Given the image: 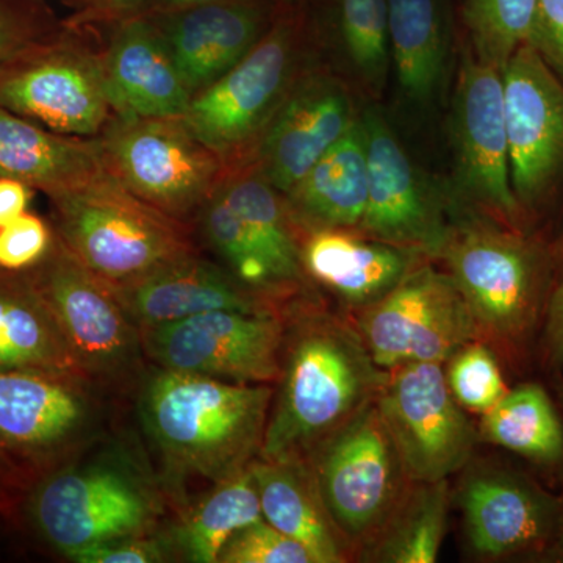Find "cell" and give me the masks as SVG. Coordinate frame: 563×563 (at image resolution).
<instances>
[{"label":"cell","mask_w":563,"mask_h":563,"mask_svg":"<svg viewBox=\"0 0 563 563\" xmlns=\"http://www.w3.org/2000/svg\"><path fill=\"white\" fill-rule=\"evenodd\" d=\"M299 54L298 25L277 21L242 62L191 99L181 121L225 165L243 161L298 79Z\"/></svg>","instance_id":"cell-9"},{"label":"cell","mask_w":563,"mask_h":563,"mask_svg":"<svg viewBox=\"0 0 563 563\" xmlns=\"http://www.w3.org/2000/svg\"><path fill=\"white\" fill-rule=\"evenodd\" d=\"M551 251H553L555 269H558L559 274L563 268V232L551 243Z\"/></svg>","instance_id":"cell-47"},{"label":"cell","mask_w":563,"mask_h":563,"mask_svg":"<svg viewBox=\"0 0 563 563\" xmlns=\"http://www.w3.org/2000/svg\"><path fill=\"white\" fill-rule=\"evenodd\" d=\"M539 2V36L536 49L563 80V0Z\"/></svg>","instance_id":"cell-42"},{"label":"cell","mask_w":563,"mask_h":563,"mask_svg":"<svg viewBox=\"0 0 563 563\" xmlns=\"http://www.w3.org/2000/svg\"><path fill=\"white\" fill-rule=\"evenodd\" d=\"M49 198L55 235L111 287L198 252L187 222L143 201L107 169Z\"/></svg>","instance_id":"cell-4"},{"label":"cell","mask_w":563,"mask_h":563,"mask_svg":"<svg viewBox=\"0 0 563 563\" xmlns=\"http://www.w3.org/2000/svg\"><path fill=\"white\" fill-rule=\"evenodd\" d=\"M387 379L357 329L328 313L296 318L285 335L279 390L258 457L307 461L376 401Z\"/></svg>","instance_id":"cell-1"},{"label":"cell","mask_w":563,"mask_h":563,"mask_svg":"<svg viewBox=\"0 0 563 563\" xmlns=\"http://www.w3.org/2000/svg\"><path fill=\"white\" fill-rule=\"evenodd\" d=\"M339 27L352 68L379 92L391 58L387 0H339Z\"/></svg>","instance_id":"cell-35"},{"label":"cell","mask_w":563,"mask_h":563,"mask_svg":"<svg viewBox=\"0 0 563 563\" xmlns=\"http://www.w3.org/2000/svg\"><path fill=\"white\" fill-rule=\"evenodd\" d=\"M391 60L402 91L429 102L446 68V31L439 0H387Z\"/></svg>","instance_id":"cell-30"},{"label":"cell","mask_w":563,"mask_h":563,"mask_svg":"<svg viewBox=\"0 0 563 563\" xmlns=\"http://www.w3.org/2000/svg\"><path fill=\"white\" fill-rule=\"evenodd\" d=\"M368 157V198L358 233L421 257H440L451 225L443 203L379 111L361 117Z\"/></svg>","instance_id":"cell-17"},{"label":"cell","mask_w":563,"mask_h":563,"mask_svg":"<svg viewBox=\"0 0 563 563\" xmlns=\"http://www.w3.org/2000/svg\"><path fill=\"white\" fill-rule=\"evenodd\" d=\"M444 363L448 387L463 410L487 413L509 391L495 352L481 340L465 344Z\"/></svg>","instance_id":"cell-36"},{"label":"cell","mask_w":563,"mask_h":563,"mask_svg":"<svg viewBox=\"0 0 563 563\" xmlns=\"http://www.w3.org/2000/svg\"><path fill=\"white\" fill-rule=\"evenodd\" d=\"M224 2V0H151L144 14L172 13V11L191 9V7L207 5V3Z\"/></svg>","instance_id":"cell-45"},{"label":"cell","mask_w":563,"mask_h":563,"mask_svg":"<svg viewBox=\"0 0 563 563\" xmlns=\"http://www.w3.org/2000/svg\"><path fill=\"white\" fill-rule=\"evenodd\" d=\"M540 363L550 374L563 369V268L555 277L544 309L542 331L537 344Z\"/></svg>","instance_id":"cell-41"},{"label":"cell","mask_w":563,"mask_h":563,"mask_svg":"<svg viewBox=\"0 0 563 563\" xmlns=\"http://www.w3.org/2000/svg\"><path fill=\"white\" fill-rule=\"evenodd\" d=\"M150 3L151 0H85L88 18L110 21L111 24L144 14Z\"/></svg>","instance_id":"cell-44"},{"label":"cell","mask_w":563,"mask_h":563,"mask_svg":"<svg viewBox=\"0 0 563 563\" xmlns=\"http://www.w3.org/2000/svg\"><path fill=\"white\" fill-rule=\"evenodd\" d=\"M459 506L474 553L488 561H540L561 526L563 498L529 474L484 465L463 481Z\"/></svg>","instance_id":"cell-18"},{"label":"cell","mask_w":563,"mask_h":563,"mask_svg":"<svg viewBox=\"0 0 563 563\" xmlns=\"http://www.w3.org/2000/svg\"><path fill=\"white\" fill-rule=\"evenodd\" d=\"M14 481L11 479V476L9 473L5 472V470H3V466L0 465V485L2 484H13Z\"/></svg>","instance_id":"cell-49"},{"label":"cell","mask_w":563,"mask_h":563,"mask_svg":"<svg viewBox=\"0 0 563 563\" xmlns=\"http://www.w3.org/2000/svg\"><path fill=\"white\" fill-rule=\"evenodd\" d=\"M307 462L354 558L379 536L413 484L376 401L318 446Z\"/></svg>","instance_id":"cell-7"},{"label":"cell","mask_w":563,"mask_h":563,"mask_svg":"<svg viewBox=\"0 0 563 563\" xmlns=\"http://www.w3.org/2000/svg\"><path fill=\"white\" fill-rule=\"evenodd\" d=\"M0 372L87 377L29 272L0 268Z\"/></svg>","instance_id":"cell-26"},{"label":"cell","mask_w":563,"mask_h":563,"mask_svg":"<svg viewBox=\"0 0 563 563\" xmlns=\"http://www.w3.org/2000/svg\"><path fill=\"white\" fill-rule=\"evenodd\" d=\"M0 106L52 132L96 139L114 117L103 55L74 38L43 41L0 69Z\"/></svg>","instance_id":"cell-12"},{"label":"cell","mask_w":563,"mask_h":563,"mask_svg":"<svg viewBox=\"0 0 563 563\" xmlns=\"http://www.w3.org/2000/svg\"><path fill=\"white\" fill-rule=\"evenodd\" d=\"M258 520H263L261 499L247 468L214 485L165 537L173 554L184 561L218 563L222 548L233 533Z\"/></svg>","instance_id":"cell-31"},{"label":"cell","mask_w":563,"mask_h":563,"mask_svg":"<svg viewBox=\"0 0 563 563\" xmlns=\"http://www.w3.org/2000/svg\"><path fill=\"white\" fill-rule=\"evenodd\" d=\"M366 350L387 372L412 363H444L479 329L453 276L418 265L387 295L358 310Z\"/></svg>","instance_id":"cell-11"},{"label":"cell","mask_w":563,"mask_h":563,"mask_svg":"<svg viewBox=\"0 0 563 563\" xmlns=\"http://www.w3.org/2000/svg\"><path fill=\"white\" fill-rule=\"evenodd\" d=\"M196 218L201 224L203 240L236 280L268 298L285 296L268 262L239 214L218 190V185Z\"/></svg>","instance_id":"cell-33"},{"label":"cell","mask_w":563,"mask_h":563,"mask_svg":"<svg viewBox=\"0 0 563 563\" xmlns=\"http://www.w3.org/2000/svg\"><path fill=\"white\" fill-rule=\"evenodd\" d=\"M49 38L31 14L0 0V69Z\"/></svg>","instance_id":"cell-40"},{"label":"cell","mask_w":563,"mask_h":563,"mask_svg":"<svg viewBox=\"0 0 563 563\" xmlns=\"http://www.w3.org/2000/svg\"><path fill=\"white\" fill-rule=\"evenodd\" d=\"M377 409L412 483H439L470 462L479 440L444 377L443 363L388 372Z\"/></svg>","instance_id":"cell-15"},{"label":"cell","mask_w":563,"mask_h":563,"mask_svg":"<svg viewBox=\"0 0 563 563\" xmlns=\"http://www.w3.org/2000/svg\"><path fill=\"white\" fill-rule=\"evenodd\" d=\"M109 288L139 329L217 310L279 313L277 299L244 287L224 266L199 257L198 252Z\"/></svg>","instance_id":"cell-20"},{"label":"cell","mask_w":563,"mask_h":563,"mask_svg":"<svg viewBox=\"0 0 563 563\" xmlns=\"http://www.w3.org/2000/svg\"><path fill=\"white\" fill-rule=\"evenodd\" d=\"M284 198L292 220L307 231H358L368 198V157L361 118Z\"/></svg>","instance_id":"cell-27"},{"label":"cell","mask_w":563,"mask_h":563,"mask_svg":"<svg viewBox=\"0 0 563 563\" xmlns=\"http://www.w3.org/2000/svg\"><path fill=\"white\" fill-rule=\"evenodd\" d=\"M99 387L69 374L0 372V465L14 483L36 479L96 439Z\"/></svg>","instance_id":"cell-6"},{"label":"cell","mask_w":563,"mask_h":563,"mask_svg":"<svg viewBox=\"0 0 563 563\" xmlns=\"http://www.w3.org/2000/svg\"><path fill=\"white\" fill-rule=\"evenodd\" d=\"M285 335L279 313L236 310L140 329L144 355L158 368L236 384L277 383Z\"/></svg>","instance_id":"cell-14"},{"label":"cell","mask_w":563,"mask_h":563,"mask_svg":"<svg viewBox=\"0 0 563 563\" xmlns=\"http://www.w3.org/2000/svg\"><path fill=\"white\" fill-rule=\"evenodd\" d=\"M357 120L342 81L328 74H306L291 85L246 158L287 196Z\"/></svg>","instance_id":"cell-19"},{"label":"cell","mask_w":563,"mask_h":563,"mask_svg":"<svg viewBox=\"0 0 563 563\" xmlns=\"http://www.w3.org/2000/svg\"><path fill=\"white\" fill-rule=\"evenodd\" d=\"M99 140L107 172L143 201L187 222L224 174L225 162L181 118H111Z\"/></svg>","instance_id":"cell-8"},{"label":"cell","mask_w":563,"mask_h":563,"mask_svg":"<svg viewBox=\"0 0 563 563\" xmlns=\"http://www.w3.org/2000/svg\"><path fill=\"white\" fill-rule=\"evenodd\" d=\"M553 388L555 398H558V401L561 404L563 410V377L561 373L553 374Z\"/></svg>","instance_id":"cell-48"},{"label":"cell","mask_w":563,"mask_h":563,"mask_svg":"<svg viewBox=\"0 0 563 563\" xmlns=\"http://www.w3.org/2000/svg\"><path fill=\"white\" fill-rule=\"evenodd\" d=\"M32 483L29 520L66 559L109 540L151 533L162 512L154 485L122 457L68 461Z\"/></svg>","instance_id":"cell-5"},{"label":"cell","mask_w":563,"mask_h":563,"mask_svg":"<svg viewBox=\"0 0 563 563\" xmlns=\"http://www.w3.org/2000/svg\"><path fill=\"white\" fill-rule=\"evenodd\" d=\"M54 235L46 222L25 211L0 229V268L27 272L51 250Z\"/></svg>","instance_id":"cell-38"},{"label":"cell","mask_w":563,"mask_h":563,"mask_svg":"<svg viewBox=\"0 0 563 563\" xmlns=\"http://www.w3.org/2000/svg\"><path fill=\"white\" fill-rule=\"evenodd\" d=\"M218 190L251 233L285 295L301 288L307 274L302 244L284 196L250 161L225 165Z\"/></svg>","instance_id":"cell-28"},{"label":"cell","mask_w":563,"mask_h":563,"mask_svg":"<svg viewBox=\"0 0 563 563\" xmlns=\"http://www.w3.org/2000/svg\"><path fill=\"white\" fill-rule=\"evenodd\" d=\"M474 57L501 69L523 46L536 47L539 36L537 0H466L463 9Z\"/></svg>","instance_id":"cell-34"},{"label":"cell","mask_w":563,"mask_h":563,"mask_svg":"<svg viewBox=\"0 0 563 563\" xmlns=\"http://www.w3.org/2000/svg\"><path fill=\"white\" fill-rule=\"evenodd\" d=\"M27 272L88 379L110 387L136 376L144 355L140 329L109 285L98 279L57 235L47 254Z\"/></svg>","instance_id":"cell-10"},{"label":"cell","mask_w":563,"mask_h":563,"mask_svg":"<svg viewBox=\"0 0 563 563\" xmlns=\"http://www.w3.org/2000/svg\"><path fill=\"white\" fill-rule=\"evenodd\" d=\"M250 470L266 523L301 543L314 563H343L354 558L325 509L309 462L257 457Z\"/></svg>","instance_id":"cell-25"},{"label":"cell","mask_w":563,"mask_h":563,"mask_svg":"<svg viewBox=\"0 0 563 563\" xmlns=\"http://www.w3.org/2000/svg\"><path fill=\"white\" fill-rule=\"evenodd\" d=\"M450 501V481L413 483L383 531L358 558L380 563L435 562L446 533Z\"/></svg>","instance_id":"cell-32"},{"label":"cell","mask_w":563,"mask_h":563,"mask_svg":"<svg viewBox=\"0 0 563 563\" xmlns=\"http://www.w3.org/2000/svg\"><path fill=\"white\" fill-rule=\"evenodd\" d=\"M455 176L485 217L517 231H532L510 181L503 70L466 57L459 70L451 114Z\"/></svg>","instance_id":"cell-16"},{"label":"cell","mask_w":563,"mask_h":563,"mask_svg":"<svg viewBox=\"0 0 563 563\" xmlns=\"http://www.w3.org/2000/svg\"><path fill=\"white\" fill-rule=\"evenodd\" d=\"M563 498V496H562ZM542 562H561L563 563V510H562V520L561 526H559V531L555 533L553 543L550 544L542 559Z\"/></svg>","instance_id":"cell-46"},{"label":"cell","mask_w":563,"mask_h":563,"mask_svg":"<svg viewBox=\"0 0 563 563\" xmlns=\"http://www.w3.org/2000/svg\"><path fill=\"white\" fill-rule=\"evenodd\" d=\"M102 143L63 135L0 106V179L54 192L106 172Z\"/></svg>","instance_id":"cell-24"},{"label":"cell","mask_w":563,"mask_h":563,"mask_svg":"<svg viewBox=\"0 0 563 563\" xmlns=\"http://www.w3.org/2000/svg\"><path fill=\"white\" fill-rule=\"evenodd\" d=\"M172 555L173 550L165 536L144 533L84 548L68 559L77 563H158L168 561Z\"/></svg>","instance_id":"cell-39"},{"label":"cell","mask_w":563,"mask_h":563,"mask_svg":"<svg viewBox=\"0 0 563 563\" xmlns=\"http://www.w3.org/2000/svg\"><path fill=\"white\" fill-rule=\"evenodd\" d=\"M510 181L529 228L563 195V80L532 46L503 68Z\"/></svg>","instance_id":"cell-13"},{"label":"cell","mask_w":563,"mask_h":563,"mask_svg":"<svg viewBox=\"0 0 563 563\" xmlns=\"http://www.w3.org/2000/svg\"><path fill=\"white\" fill-rule=\"evenodd\" d=\"M440 257L472 310L481 342L514 365L525 363L540 339L558 276L551 243L484 214L451 228Z\"/></svg>","instance_id":"cell-3"},{"label":"cell","mask_w":563,"mask_h":563,"mask_svg":"<svg viewBox=\"0 0 563 563\" xmlns=\"http://www.w3.org/2000/svg\"><path fill=\"white\" fill-rule=\"evenodd\" d=\"M421 255L344 229H314L302 243L307 276L355 310L379 301Z\"/></svg>","instance_id":"cell-23"},{"label":"cell","mask_w":563,"mask_h":563,"mask_svg":"<svg viewBox=\"0 0 563 563\" xmlns=\"http://www.w3.org/2000/svg\"><path fill=\"white\" fill-rule=\"evenodd\" d=\"M273 395L269 384L158 368L141 391L140 417L173 481L218 485L261 455Z\"/></svg>","instance_id":"cell-2"},{"label":"cell","mask_w":563,"mask_h":563,"mask_svg":"<svg viewBox=\"0 0 563 563\" xmlns=\"http://www.w3.org/2000/svg\"><path fill=\"white\" fill-rule=\"evenodd\" d=\"M102 55L117 117L181 118L187 113L192 95L150 16L113 22Z\"/></svg>","instance_id":"cell-22"},{"label":"cell","mask_w":563,"mask_h":563,"mask_svg":"<svg viewBox=\"0 0 563 563\" xmlns=\"http://www.w3.org/2000/svg\"><path fill=\"white\" fill-rule=\"evenodd\" d=\"M479 440L520 455L540 468H563V422L542 384L525 383L483 415Z\"/></svg>","instance_id":"cell-29"},{"label":"cell","mask_w":563,"mask_h":563,"mask_svg":"<svg viewBox=\"0 0 563 563\" xmlns=\"http://www.w3.org/2000/svg\"><path fill=\"white\" fill-rule=\"evenodd\" d=\"M218 563H314L301 543L285 536L265 520L233 533Z\"/></svg>","instance_id":"cell-37"},{"label":"cell","mask_w":563,"mask_h":563,"mask_svg":"<svg viewBox=\"0 0 563 563\" xmlns=\"http://www.w3.org/2000/svg\"><path fill=\"white\" fill-rule=\"evenodd\" d=\"M150 18L192 98L242 62L268 31L265 13L251 0H224Z\"/></svg>","instance_id":"cell-21"},{"label":"cell","mask_w":563,"mask_h":563,"mask_svg":"<svg viewBox=\"0 0 563 563\" xmlns=\"http://www.w3.org/2000/svg\"><path fill=\"white\" fill-rule=\"evenodd\" d=\"M31 190L20 180L0 179V229L25 213L32 198Z\"/></svg>","instance_id":"cell-43"}]
</instances>
